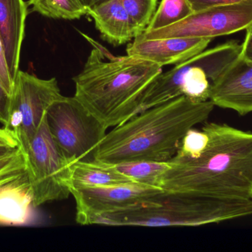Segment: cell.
Masks as SVG:
<instances>
[{
  "mask_svg": "<svg viewBox=\"0 0 252 252\" xmlns=\"http://www.w3.org/2000/svg\"><path fill=\"white\" fill-rule=\"evenodd\" d=\"M47 127L55 143L70 164L92 161L108 130L75 97L62 96L46 113Z\"/></svg>",
  "mask_w": 252,
  "mask_h": 252,
  "instance_id": "obj_6",
  "label": "cell"
},
{
  "mask_svg": "<svg viewBox=\"0 0 252 252\" xmlns=\"http://www.w3.org/2000/svg\"><path fill=\"white\" fill-rule=\"evenodd\" d=\"M102 38L113 45H121L135 38L130 19L121 0H102L87 9Z\"/></svg>",
  "mask_w": 252,
  "mask_h": 252,
  "instance_id": "obj_14",
  "label": "cell"
},
{
  "mask_svg": "<svg viewBox=\"0 0 252 252\" xmlns=\"http://www.w3.org/2000/svg\"><path fill=\"white\" fill-rule=\"evenodd\" d=\"M0 79L4 84L7 93L11 96L14 87V81L10 75L6 59L5 50H4V43L0 34Z\"/></svg>",
  "mask_w": 252,
  "mask_h": 252,
  "instance_id": "obj_23",
  "label": "cell"
},
{
  "mask_svg": "<svg viewBox=\"0 0 252 252\" xmlns=\"http://www.w3.org/2000/svg\"><path fill=\"white\" fill-rule=\"evenodd\" d=\"M158 186L137 183L72 188L76 204V220L80 225H93L100 216L121 211L162 192Z\"/></svg>",
  "mask_w": 252,
  "mask_h": 252,
  "instance_id": "obj_10",
  "label": "cell"
},
{
  "mask_svg": "<svg viewBox=\"0 0 252 252\" xmlns=\"http://www.w3.org/2000/svg\"><path fill=\"white\" fill-rule=\"evenodd\" d=\"M11 96L7 93L0 79V123L9 129L10 126V108Z\"/></svg>",
  "mask_w": 252,
  "mask_h": 252,
  "instance_id": "obj_24",
  "label": "cell"
},
{
  "mask_svg": "<svg viewBox=\"0 0 252 252\" xmlns=\"http://www.w3.org/2000/svg\"><path fill=\"white\" fill-rule=\"evenodd\" d=\"M135 183L109 163L92 160L72 163L69 167V189L72 188Z\"/></svg>",
  "mask_w": 252,
  "mask_h": 252,
  "instance_id": "obj_16",
  "label": "cell"
},
{
  "mask_svg": "<svg viewBox=\"0 0 252 252\" xmlns=\"http://www.w3.org/2000/svg\"><path fill=\"white\" fill-rule=\"evenodd\" d=\"M22 151L32 192V207L35 208L46 203L69 198V167L72 164L53 141L46 115L36 134Z\"/></svg>",
  "mask_w": 252,
  "mask_h": 252,
  "instance_id": "obj_7",
  "label": "cell"
},
{
  "mask_svg": "<svg viewBox=\"0 0 252 252\" xmlns=\"http://www.w3.org/2000/svg\"><path fill=\"white\" fill-rule=\"evenodd\" d=\"M28 4L25 0H0V34L13 81L19 71Z\"/></svg>",
  "mask_w": 252,
  "mask_h": 252,
  "instance_id": "obj_13",
  "label": "cell"
},
{
  "mask_svg": "<svg viewBox=\"0 0 252 252\" xmlns=\"http://www.w3.org/2000/svg\"><path fill=\"white\" fill-rule=\"evenodd\" d=\"M210 100L215 106L239 115L252 112V62L239 57L212 87Z\"/></svg>",
  "mask_w": 252,
  "mask_h": 252,
  "instance_id": "obj_12",
  "label": "cell"
},
{
  "mask_svg": "<svg viewBox=\"0 0 252 252\" xmlns=\"http://www.w3.org/2000/svg\"><path fill=\"white\" fill-rule=\"evenodd\" d=\"M252 215V200L162 191L133 207L103 215L94 224L115 226H198Z\"/></svg>",
  "mask_w": 252,
  "mask_h": 252,
  "instance_id": "obj_4",
  "label": "cell"
},
{
  "mask_svg": "<svg viewBox=\"0 0 252 252\" xmlns=\"http://www.w3.org/2000/svg\"><path fill=\"white\" fill-rule=\"evenodd\" d=\"M113 165L118 172L135 183L158 186L160 179L168 170L170 164L169 162L136 161L118 163Z\"/></svg>",
  "mask_w": 252,
  "mask_h": 252,
  "instance_id": "obj_17",
  "label": "cell"
},
{
  "mask_svg": "<svg viewBox=\"0 0 252 252\" xmlns=\"http://www.w3.org/2000/svg\"><path fill=\"white\" fill-rule=\"evenodd\" d=\"M193 13L188 0H161L145 31H156L183 20Z\"/></svg>",
  "mask_w": 252,
  "mask_h": 252,
  "instance_id": "obj_19",
  "label": "cell"
},
{
  "mask_svg": "<svg viewBox=\"0 0 252 252\" xmlns=\"http://www.w3.org/2000/svg\"><path fill=\"white\" fill-rule=\"evenodd\" d=\"M15 149V148L7 147V146H0V156L4 155V154L8 152L9 151L12 150V149Z\"/></svg>",
  "mask_w": 252,
  "mask_h": 252,
  "instance_id": "obj_29",
  "label": "cell"
},
{
  "mask_svg": "<svg viewBox=\"0 0 252 252\" xmlns=\"http://www.w3.org/2000/svg\"><path fill=\"white\" fill-rule=\"evenodd\" d=\"M33 11L55 19L75 20L87 14L80 0H28Z\"/></svg>",
  "mask_w": 252,
  "mask_h": 252,
  "instance_id": "obj_18",
  "label": "cell"
},
{
  "mask_svg": "<svg viewBox=\"0 0 252 252\" xmlns=\"http://www.w3.org/2000/svg\"><path fill=\"white\" fill-rule=\"evenodd\" d=\"M252 24V0L193 12L170 26L144 31V39L170 37L209 38L223 36L247 30Z\"/></svg>",
  "mask_w": 252,
  "mask_h": 252,
  "instance_id": "obj_9",
  "label": "cell"
},
{
  "mask_svg": "<svg viewBox=\"0 0 252 252\" xmlns=\"http://www.w3.org/2000/svg\"><path fill=\"white\" fill-rule=\"evenodd\" d=\"M192 11H198L210 7H219V6L229 5L237 4L247 0H188Z\"/></svg>",
  "mask_w": 252,
  "mask_h": 252,
  "instance_id": "obj_25",
  "label": "cell"
},
{
  "mask_svg": "<svg viewBox=\"0 0 252 252\" xmlns=\"http://www.w3.org/2000/svg\"><path fill=\"white\" fill-rule=\"evenodd\" d=\"M93 43L84 69L73 81L74 97L106 128L124 124L139 112L141 102L162 67L130 56L109 55Z\"/></svg>",
  "mask_w": 252,
  "mask_h": 252,
  "instance_id": "obj_3",
  "label": "cell"
},
{
  "mask_svg": "<svg viewBox=\"0 0 252 252\" xmlns=\"http://www.w3.org/2000/svg\"><path fill=\"white\" fill-rule=\"evenodd\" d=\"M205 150L196 158L174 156L160 179L167 192L252 200V133L206 122Z\"/></svg>",
  "mask_w": 252,
  "mask_h": 252,
  "instance_id": "obj_1",
  "label": "cell"
},
{
  "mask_svg": "<svg viewBox=\"0 0 252 252\" xmlns=\"http://www.w3.org/2000/svg\"><path fill=\"white\" fill-rule=\"evenodd\" d=\"M26 172L25 155L20 146L0 156V186Z\"/></svg>",
  "mask_w": 252,
  "mask_h": 252,
  "instance_id": "obj_21",
  "label": "cell"
},
{
  "mask_svg": "<svg viewBox=\"0 0 252 252\" xmlns=\"http://www.w3.org/2000/svg\"><path fill=\"white\" fill-rule=\"evenodd\" d=\"M213 38L170 37L144 39L135 37L127 47V56L143 59L161 67L178 65L204 51Z\"/></svg>",
  "mask_w": 252,
  "mask_h": 252,
  "instance_id": "obj_11",
  "label": "cell"
},
{
  "mask_svg": "<svg viewBox=\"0 0 252 252\" xmlns=\"http://www.w3.org/2000/svg\"><path fill=\"white\" fill-rule=\"evenodd\" d=\"M102 0H80L81 4L86 7V9L90 8V7H93L94 4L100 2Z\"/></svg>",
  "mask_w": 252,
  "mask_h": 252,
  "instance_id": "obj_28",
  "label": "cell"
},
{
  "mask_svg": "<svg viewBox=\"0 0 252 252\" xmlns=\"http://www.w3.org/2000/svg\"><path fill=\"white\" fill-rule=\"evenodd\" d=\"M130 19L135 37L146 30L154 16L158 0H121Z\"/></svg>",
  "mask_w": 252,
  "mask_h": 252,
  "instance_id": "obj_20",
  "label": "cell"
},
{
  "mask_svg": "<svg viewBox=\"0 0 252 252\" xmlns=\"http://www.w3.org/2000/svg\"><path fill=\"white\" fill-rule=\"evenodd\" d=\"M246 31L247 34L242 44L241 56L246 60L252 62V24Z\"/></svg>",
  "mask_w": 252,
  "mask_h": 252,
  "instance_id": "obj_27",
  "label": "cell"
},
{
  "mask_svg": "<svg viewBox=\"0 0 252 252\" xmlns=\"http://www.w3.org/2000/svg\"><path fill=\"white\" fill-rule=\"evenodd\" d=\"M62 96L56 78L42 79L19 70L11 93L9 129L22 149L36 134L49 107Z\"/></svg>",
  "mask_w": 252,
  "mask_h": 252,
  "instance_id": "obj_8",
  "label": "cell"
},
{
  "mask_svg": "<svg viewBox=\"0 0 252 252\" xmlns=\"http://www.w3.org/2000/svg\"><path fill=\"white\" fill-rule=\"evenodd\" d=\"M0 146L16 148L19 146V141L15 133L10 129L0 128Z\"/></svg>",
  "mask_w": 252,
  "mask_h": 252,
  "instance_id": "obj_26",
  "label": "cell"
},
{
  "mask_svg": "<svg viewBox=\"0 0 252 252\" xmlns=\"http://www.w3.org/2000/svg\"><path fill=\"white\" fill-rule=\"evenodd\" d=\"M210 100L185 96L139 112L106 134L93 160L109 163L167 162L175 156L187 132L206 122L214 109Z\"/></svg>",
  "mask_w": 252,
  "mask_h": 252,
  "instance_id": "obj_2",
  "label": "cell"
},
{
  "mask_svg": "<svg viewBox=\"0 0 252 252\" xmlns=\"http://www.w3.org/2000/svg\"><path fill=\"white\" fill-rule=\"evenodd\" d=\"M32 207L31 185L27 173L0 186V223L24 224Z\"/></svg>",
  "mask_w": 252,
  "mask_h": 252,
  "instance_id": "obj_15",
  "label": "cell"
},
{
  "mask_svg": "<svg viewBox=\"0 0 252 252\" xmlns=\"http://www.w3.org/2000/svg\"><path fill=\"white\" fill-rule=\"evenodd\" d=\"M241 49L238 41H227L161 72L144 94L139 112L181 96L195 102L210 100L212 87L239 57Z\"/></svg>",
  "mask_w": 252,
  "mask_h": 252,
  "instance_id": "obj_5",
  "label": "cell"
},
{
  "mask_svg": "<svg viewBox=\"0 0 252 252\" xmlns=\"http://www.w3.org/2000/svg\"><path fill=\"white\" fill-rule=\"evenodd\" d=\"M209 143V136L204 130L192 128L187 132L175 156L196 158L203 153Z\"/></svg>",
  "mask_w": 252,
  "mask_h": 252,
  "instance_id": "obj_22",
  "label": "cell"
}]
</instances>
